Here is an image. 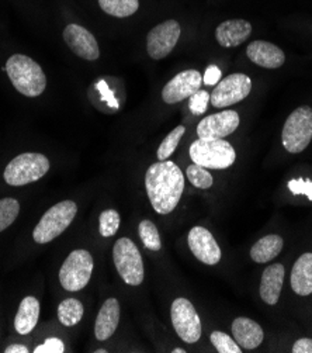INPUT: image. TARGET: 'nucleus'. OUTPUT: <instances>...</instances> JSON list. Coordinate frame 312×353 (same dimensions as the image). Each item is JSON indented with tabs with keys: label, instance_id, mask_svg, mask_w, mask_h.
Wrapping results in <instances>:
<instances>
[{
	"label": "nucleus",
	"instance_id": "58836bf2",
	"mask_svg": "<svg viewBox=\"0 0 312 353\" xmlns=\"http://www.w3.org/2000/svg\"><path fill=\"white\" fill-rule=\"evenodd\" d=\"M107 350H104V349H100V350H96V353H106Z\"/></svg>",
	"mask_w": 312,
	"mask_h": 353
},
{
	"label": "nucleus",
	"instance_id": "2f4dec72",
	"mask_svg": "<svg viewBox=\"0 0 312 353\" xmlns=\"http://www.w3.org/2000/svg\"><path fill=\"white\" fill-rule=\"evenodd\" d=\"M208 103H210V93H208L207 90H198L193 96H190L189 108H190L191 113L197 116V114L205 113V110L208 108Z\"/></svg>",
	"mask_w": 312,
	"mask_h": 353
},
{
	"label": "nucleus",
	"instance_id": "1a4fd4ad",
	"mask_svg": "<svg viewBox=\"0 0 312 353\" xmlns=\"http://www.w3.org/2000/svg\"><path fill=\"white\" fill-rule=\"evenodd\" d=\"M171 324L186 343H196L201 338V320L194 305L187 299H176L170 310Z\"/></svg>",
	"mask_w": 312,
	"mask_h": 353
},
{
	"label": "nucleus",
	"instance_id": "b1692460",
	"mask_svg": "<svg viewBox=\"0 0 312 353\" xmlns=\"http://www.w3.org/2000/svg\"><path fill=\"white\" fill-rule=\"evenodd\" d=\"M85 308L76 299H66L58 307V319L65 327H75L81 323Z\"/></svg>",
	"mask_w": 312,
	"mask_h": 353
},
{
	"label": "nucleus",
	"instance_id": "4be33fe9",
	"mask_svg": "<svg viewBox=\"0 0 312 353\" xmlns=\"http://www.w3.org/2000/svg\"><path fill=\"white\" fill-rule=\"evenodd\" d=\"M40 316V303L36 297L23 299L14 319V328L20 335H28L36 328Z\"/></svg>",
	"mask_w": 312,
	"mask_h": 353
},
{
	"label": "nucleus",
	"instance_id": "9d476101",
	"mask_svg": "<svg viewBox=\"0 0 312 353\" xmlns=\"http://www.w3.org/2000/svg\"><path fill=\"white\" fill-rule=\"evenodd\" d=\"M252 90V81L244 74H232L221 81L210 94V103L216 109H225L228 105L245 100Z\"/></svg>",
	"mask_w": 312,
	"mask_h": 353
},
{
	"label": "nucleus",
	"instance_id": "f3484780",
	"mask_svg": "<svg viewBox=\"0 0 312 353\" xmlns=\"http://www.w3.org/2000/svg\"><path fill=\"white\" fill-rule=\"evenodd\" d=\"M248 58L258 66L277 69L286 62V55L280 47L267 41H253L247 48Z\"/></svg>",
	"mask_w": 312,
	"mask_h": 353
},
{
	"label": "nucleus",
	"instance_id": "39448f33",
	"mask_svg": "<svg viewBox=\"0 0 312 353\" xmlns=\"http://www.w3.org/2000/svg\"><path fill=\"white\" fill-rule=\"evenodd\" d=\"M50 170V161L45 155L36 152H25L9 162L3 178L10 186H24L37 182Z\"/></svg>",
	"mask_w": 312,
	"mask_h": 353
},
{
	"label": "nucleus",
	"instance_id": "f704fd0d",
	"mask_svg": "<svg viewBox=\"0 0 312 353\" xmlns=\"http://www.w3.org/2000/svg\"><path fill=\"white\" fill-rule=\"evenodd\" d=\"M220 79H221V70H220V68L216 66V65L208 66L207 70H205V74H204V78H202L204 85L214 86V85L218 83Z\"/></svg>",
	"mask_w": 312,
	"mask_h": 353
},
{
	"label": "nucleus",
	"instance_id": "a878e982",
	"mask_svg": "<svg viewBox=\"0 0 312 353\" xmlns=\"http://www.w3.org/2000/svg\"><path fill=\"white\" fill-rule=\"evenodd\" d=\"M138 234H140V238L147 250L159 251L162 248L159 231L152 221H149V220L141 221L140 227H138Z\"/></svg>",
	"mask_w": 312,
	"mask_h": 353
},
{
	"label": "nucleus",
	"instance_id": "5701e85b",
	"mask_svg": "<svg viewBox=\"0 0 312 353\" xmlns=\"http://www.w3.org/2000/svg\"><path fill=\"white\" fill-rule=\"evenodd\" d=\"M283 250V238L280 235H267L260 238L251 250V258L256 263H267L280 255Z\"/></svg>",
	"mask_w": 312,
	"mask_h": 353
},
{
	"label": "nucleus",
	"instance_id": "7ed1b4c3",
	"mask_svg": "<svg viewBox=\"0 0 312 353\" xmlns=\"http://www.w3.org/2000/svg\"><path fill=\"white\" fill-rule=\"evenodd\" d=\"M190 158L208 169H227L233 165L236 152L224 138H198L190 145Z\"/></svg>",
	"mask_w": 312,
	"mask_h": 353
},
{
	"label": "nucleus",
	"instance_id": "6e6552de",
	"mask_svg": "<svg viewBox=\"0 0 312 353\" xmlns=\"http://www.w3.org/2000/svg\"><path fill=\"white\" fill-rule=\"evenodd\" d=\"M93 272V258L85 250L69 254L59 270L61 286L66 292H79L89 283Z\"/></svg>",
	"mask_w": 312,
	"mask_h": 353
},
{
	"label": "nucleus",
	"instance_id": "6ab92c4d",
	"mask_svg": "<svg viewBox=\"0 0 312 353\" xmlns=\"http://www.w3.org/2000/svg\"><path fill=\"white\" fill-rule=\"evenodd\" d=\"M120 323V303L109 299L101 305L94 325V334L98 341H106L113 336Z\"/></svg>",
	"mask_w": 312,
	"mask_h": 353
},
{
	"label": "nucleus",
	"instance_id": "473e14b6",
	"mask_svg": "<svg viewBox=\"0 0 312 353\" xmlns=\"http://www.w3.org/2000/svg\"><path fill=\"white\" fill-rule=\"evenodd\" d=\"M65 345L58 338H48L43 345L37 346L34 353H63Z\"/></svg>",
	"mask_w": 312,
	"mask_h": 353
},
{
	"label": "nucleus",
	"instance_id": "f8f14e48",
	"mask_svg": "<svg viewBox=\"0 0 312 353\" xmlns=\"http://www.w3.org/2000/svg\"><path fill=\"white\" fill-rule=\"evenodd\" d=\"M201 82L202 78L198 70H183V72H180L165 85L162 90V99L167 104L179 103L198 92L201 89Z\"/></svg>",
	"mask_w": 312,
	"mask_h": 353
},
{
	"label": "nucleus",
	"instance_id": "a211bd4d",
	"mask_svg": "<svg viewBox=\"0 0 312 353\" xmlns=\"http://www.w3.org/2000/svg\"><path fill=\"white\" fill-rule=\"evenodd\" d=\"M284 273V266L280 263H273L264 269L260 280L259 293L266 304L274 305L279 301L283 289Z\"/></svg>",
	"mask_w": 312,
	"mask_h": 353
},
{
	"label": "nucleus",
	"instance_id": "dca6fc26",
	"mask_svg": "<svg viewBox=\"0 0 312 353\" xmlns=\"http://www.w3.org/2000/svg\"><path fill=\"white\" fill-rule=\"evenodd\" d=\"M252 32V24L247 20H227L216 30V39L224 48H233L244 44Z\"/></svg>",
	"mask_w": 312,
	"mask_h": 353
},
{
	"label": "nucleus",
	"instance_id": "c9c22d12",
	"mask_svg": "<svg viewBox=\"0 0 312 353\" xmlns=\"http://www.w3.org/2000/svg\"><path fill=\"white\" fill-rule=\"evenodd\" d=\"M293 353H312V339L301 338L293 345Z\"/></svg>",
	"mask_w": 312,
	"mask_h": 353
},
{
	"label": "nucleus",
	"instance_id": "423d86ee",
	"mask_svg": "<svg viewBox=\"0 0 312 353\" xmlns=\"http://www.w3.org/2000/svg\"><path fill=\"white\" fill-rule=\"evenodd\" d=\"M116 269L124 283L140 286L144 281L145 270L140 250L129 238H120L113 248Z\"/></svg>",
	"mask_w": 312,
	"mask_h": 353
},
{
	"label": "nucleus",
	"instance_id": "7c9ffc66",
	"mask_svg": "<svg viewBox=\"0 0 312 353\" xmlns=\"http://www.w3.org/2000/svg\"><path fill=\"white\" fill-rule=\"evenodd\" d=\"M211 343L220 353H242L240 346L229 335L221 331H214L210 336Z\"/></svg>",
	"mask_w": 312,
	"mask_h": 353
},
{
	"label": "nucleus",
	"instance_id": "4c0bfd02",
	"mask_svg": "<svg viewBox=\"0 0 312 353\" xmlns=\"http://www.w3.org/2000/svg\"><path fill=\"white\" fill-rule=\"evenodd\" d=\"M171 352H173V353H186V350H183V349H180V347H179V349H175V350H171Z\"/></svg>",
	"mask_w": 312,
	"mask_h": 353
},
{
	"label": "nucleus",
	"instance_id": "9b49d317",
	"mask_svg": "<svg viewBox=\"0 0 312 353\" xmlns=\"http://www.w3.org/2000/svg\"><path fill=\"white\" fill-rule=\"evenodd\" d=\"M180 24L167 20L154 27L147 35V51L152 59L166 58L180 39Z\"/></svg>",
	"mask_w": 312,
	"mask_h": 353
},
{
	"label": "nucleus",
	"instance_id": "4468645a",
	"mask_svg": "<svg viewBox=\"0 0 312 353\" xmlns=\"http://www.w3.org/2000/svg\"><path fill=\"white\" fill-rule=\"evenodd\" d=\"M63 40L72 52L83 59L96 61L100 57V48L94 35L79 24H69L63 30Z\"/></svg>",
	"mask_w": 312,
	"mask_h": 353
},
{
	"label": "nucleus",
	"instance_id": "72a5a7b5",
	"mask_svg": "<svg viewBox=\"0 0 312 353\" xmlns=\"http://www.w3.org/2000/svg\"><path fill=\"white\" fill-rule=\"evenodd\" d=\"M289 189L294 194H305L312 201V182L311 181H305V182L302 179L290 181Z\"/></svg>",
	"mask_w": 312,
	"mask_h": 353
},
{
	"label": "nucleus",
	"instance_id": "2eb2a0df",
	"mask_svg": "<svg viewBox=\"0 0 312 353\" xmlns=\"http://www.w3.org/2000/svg\"><path fill=\"white\" fill-rule=\"evenodd\" d=\"M239 125V114L224 110L204 117L197 125L198 138H224L235 132Z\"/></svg>",
	"mask_w": 312,
	"mask_h": 353
},
{
	"label": "nucleus",
	"instance_id": "20e7f679",
	"mask_svg": "<svg viewBox=\"0 0 312 353\" xmlns=\"http://www.w3.org/2000/svg\"><path fill=\"white\" fill-rule=\"evenodd\" d=\"M76 213L78 205L72 200H65L52 205L41 217L37 227L34 228V241L41 245L54 241L71 225Z\"/></svg>",
	"mask_w": 312,
	"mask_h": 353
},
{
	"label": "nucleus",
	"instance_id": "aec40b11",
	"mask_svg": "<svg viewBox=\"0 0 312 353\" xmlns=\"http://www.w3.org/2000/svg\"><path fill=\"white\" fill-rule=\"evenodd\" d=\"M232 335L240 347L248 350L256 349L264 339L262 327L253 320L245 319V316H239L232 323Z\"/></svg>",
	"mask_w": 312,
	"mask_h": 353
},
{
	"label": "nucleus",
	"instance_id": "f257e3e1",
	"mask_svg": "<svg viewBox=\"0 0 312 353\" xmlns=\"http://www.w3.org/2000/svg\"><path fill=\"white\" fill-rule=\"evenodd\" d=\"M145 188L158 214H169L179 204L185 190V176L180 168L171 161H159L145 173Z\"/></svg>",
	"mask_w": 312,
	"mask_h": 353
},
{
	"label": "nucleus",
	"instance_id": "393cba45",
	"mask_svg": "<svg viewBox=\"0 0 312 353\" xmlns=\"http://www.w3.org/2000/svg\"><path fill=\"white\" fill-rule=\"evenodd\" d=\"M98 5L104 13L120 19L132 16L140 8L138 0H98Z\"/></svg>",
	"mask_w": 312,
	"mask_h": 353
},
{
	"label": "nucleus",
	"instance_id": "0eeeda50",
	"mask_svg": "<svg viewBox=\"0 0 312 353\" xmlns=\"http://www.w3.org/2000/svg\"><path fill=\"white\" fill-rule=\"evenodd\" d=\"M312 139V109L309 105H301L286 120L282 141L283 147L290 154L302 152Z\"/></svg>",
	"mask_w": 312,
	"mask_h": 353
},
{
	"label": "nucleus",
	"instance_id": "412c9836",
	"mask_svg": "<svg viewBox=\"0 0 312 353\" xmlns=\"http://www.w3.org/2000/svg\"><path fill=\"white\" fill-rule=\"evenodd\" d=\"M290 283L295 294H312V252L301 255L294 263L290 276Z\"/></svg>",
	"mask_w": 312,
	"mask_h": 353
},
{
	"label": "nucleus",
	"instance_id": "c756f323",
	"mask_svg": "<svg viewBox=\"0 0 312 353\" xmlns=\"http://www.w3.org/2000/svg\"><path fill=\"white\" fill-rule=\"evenodd\" d=\"M186 176L187 179L190 181V183L197 188V189H210L214 183V179L211 173L205 170V168L200 166V165H190L186 170Z\"/></svg>",
	"mask_w": 312,
	"mask_h": 353
},
{
	"label": "nucleus",
	"instance_id": "bb28decb",
	"mask_svg": "<svg viewBox=\"0 0 312 353\" xmlns=\"http://www.w3.org/2000/svg\"><path fill=\"white\" fill-rule=\"evenodd\" d=\"M20 213V204L16 199H2L0 200V232L10 227Z\"/></svg>",
	"mask_w": 312,
	"mask_h": 353
},
{
	"label": "nucleus",
	"instance_id": "f03ea898",
	"mask_svg": "<svg viewBox=\"0 0 312 353\" xmlns=\"http://www.w3.org/2000/svg\"><path fill=\"white\" fill-rule=\"evenodd\" d=\"M5 69L16 90L27 97H37L47 88L44 70L36 61L27 55H12L8 59Z\"/></svg>",
	"mask_w": 312,
	"mask_h": 353
},
{
	"label": "nucleus",
	"instance_id": "ddd939ff",
	"mask_svg": "<svg viewBox=\"0 0 312 353\" xmlns=\"http://www.w3.org/2000/svg\"><path fill=\"white\" fill-rule=\"evenodd\" d=\"M189 246L193 255L205 265L214 266L221 261V250L213 234L204 227H194L189 232Z\"/></svg>",
	"mask_w": 312,
	"mask_h": 353
},
{
	"label": "nucleus",
	"instance_id": "e433bc0d",
	"mask_svg": "<svg viewBox=\"0 0 312 353\" xmlns=\"http://www.w3.org/2000/svg\"><path fill=\"white\" fill-rule=\"evenodd\" d=\"M5 352H6V353H28V349H27V346H24V345L14 343V345L8 346Z\"/></svg>",
	"mask_w": 312,
	"mask_h": 353
},
{
	"label": "nucleus",
	"instance_id": "cd10ccee",
	"mask_svg": "<svg viewBox=\"0 0 312 353\" xmlns=\"http://www.w3.org/2000/svg\"><path fill=\"white\" fill-rule=\"evenodd\" d=\"M186 128L183 125H178L175 130H173L170 134H167V137L162 141V144L158 148V159L159 161H166L169 159V157L175 152V150L178 148L182 137L185 135Z\"/></svg>",
	"mask_w": 312,
	"mask_h": 353
},
{
	"label": "nucleus",
	"instance_id": "c85d7f7f",
	"mask_svg": "<svg viewBox=\"0 0 312 353\" xmlns=\"http://www.w3.org/2000/svg\"><path fill=\"white\" fill-rule=\"evenodd\" d=\"M120 223L121 219L116 210H104L98 219L100 235L104 238H110L116 235V232L120 228Z\"/></svg>",
	"mask_w": 312,
	"mask_h": 353
}]
</instances>
